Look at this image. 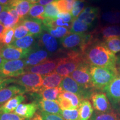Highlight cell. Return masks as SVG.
Wrapping results in <instances>:
<instances>
[{
    "instance_id": "21",
    "label": "cell",
    "mask_w": 120,
    "mask_h": 120,
    "mask_svg": "<svg viewBox=\"0 0 120 120\" xmlns=\"http://www.w3.org/2000/svg\"><path fill=\"white\" fill-rule=\"evenodd\" d=\"M100 10L98 7H87L84 8L77 19L92 26L98 17Z\"/></svg>"
},
{
    "instance_id": "34",
    "label": "cell",
    "mask_w": 120,
    "mask_h": 120,
    "mask_svg": "<svg viewBox=\"0 0 120 120\" xmlns=\"http://www.w3.org/2000/svg\"><path fill=\"white\" fill-rule=\"evenodd\" d=\"M15 28H5L3 33V35L1 40V44L4 45H11L14 41Z\"/></svg>"
},
{
    "instance_id": "54",
    "label": "cell",
    "mask_w": 120,
    "mask_h": 120,
    "mask_svg": "<svg viewBox=\"0 0 120 120\" xmlns=\"http://www.w3.org/2000/svg\"><path fill=\"white\" fill-rule=\"evenodd\" d=\"M4 7H5V6L2 5V4H0V13H1V12H2L3 10H4Z\"/></svg>"
},
{
    "instance_id": "20",
    "label": "cell",
    "mask_w": 120,
    "mask_h": 120,
    "mask_svg": "<svg viewBox=\"0 0 120 120\" xmlns=\"http://www.w3.org/2000/svg\"><path fill=\"white\" fill-rule=\"evenodd\" d=\"M41 44L49 53H56L58 49V43L56 38L49 33H43L40 37Z\"/></svg>"
},
{
    "instance_id": "27",
    "label": "cell",
    "mask_w": 120,
    "mask_h": 120,
    "mask_svg": "<svg viewBox=\"0 0 120 120\" xmlns=\"http://www.w3.org/2000/svg\"><path fill=\"white\" fill-rule=\"evenodd\" d=\"M34 42L35 39L34 36L29 34L22 38L15 40L11 45L19 49H29L34 48L33 45H34Z\"/></svg>"
},
{
    "instance_id": "52",
    "label": "cell",
    "mask_w": 120,
    "mask_h": 120,
    "mask_svg": "<svg viewBox=\"0 0 120 120\" xmlns=\"http://www.w3.org/2000/svg\"><path fill=\"white\" fill-rule=\"evenodd\" d=\"M10 2V0H0V4L4 6L8 5Z\"/></svg>"
},
{
    "instance_id": "53",
    "label": "cell",
    "mask_w": 120,
    "mask_h": 120,
    "mask_svg": "<svg viewBox=\"0 0 120 120\" xmlns=\"http://www.w3.org/2000/svg\"><path fill=\"white\" fill-rule=\"evenodd\" d=\"M27 1H29L30 3H31L32 4H36L37 2H38L39 0H27Z\"/></svg>"
},
{
    "instance_id": "18",
    "label": "cell",
    "mask_w": 120,
    "mask_h": 120,
    "mask_svg": "<svg viewBox=\"0 0 120 120\" xmlns=\"http://www.w3.org/2000/svg\"><path fill=\"white\" fill-rule=\"evenodd\" d=\"M34 102L38 105V109L40 111L47 112L51 114H56L61 116L62 110L56 101H50L40 99Z\"/></svg>"
},
{
    "instance_id": "29",
    "label": "cell",
    "mask_w": 120,
    "mask_h": 120,
    "mask_svg": "<svg viewBox=\"0 0 120 120\" xmlns=\"http://www.w3.org/2000/svg\"><path fill=\"white\" fill-rule=\"evenodd\" d=\"M45 11V7L40 4H33L30 9L27 17L32 18L34 19L43 21L45 19L43 13Z\"/></svg>"
},
{
    "instance_id": "9",
    "label": "cell",
    "mask_w": 120,
    "mask_h": 120,
    "mask_svg": "<svg viewBox=\"0 0 120 120\" xmlns=\"http://www.w3.org/2000/svg\"><path fill=\"white\" fill-rule=\"evenodd\" d=\"M32 49L33 48L22 49L11 45H4L0 43V53L6 61L25 59Z\"/></svg>"
},
{
    "instance_id": "4",
    "label": "cell",
    "mask_w": 120,
    "mask_h": 120,
    "mask_svg": "<svg viewBox=\"0 0 120 120\" xmlns=\"http://www.w3.org/2000/svg\"><path fill=\"white\" fill-rule=\"evenodd\" d=\"M23 87L27 92L37 93L42 86L43 76L36 73L26 72L15 79V82Z\"/></svg>"
},
{
    "instance_id": "43",
    "label": "cell",
    "mask_w": 120,
    "mask_h": 120,
    "mask_svg": "<svg viewBox=\"0 0 120 120\" xmlns=\"http://www.w3.org/2000/svg\"><path fill=\"white\" fill-rule=\"evenodd\" d=\"M57 18H60L64 21V23L71 25L73 20L74 19H73L71 13H59L57 15Z\"/></svg>"
},
{
    "instance_id": "33",
    "label": "cell",
    "mask_w": 120,
    "mask_h": 120,
    "mask_svg": "<svg viewBox=\"0 0 120 120\" xmlns=\"http://www.w3.org/2000/svg\"><path fill=\"white\" fill-rule=\"evenodd\" d=\"M102 19L106 22L111 24L120 23V11H109L104 13Z\"/></svg>"
},
{
    "instance_id": "16",
    "label": "cell",
    "mask_w": 120,
    "mask_h": 120,
    "mask_svg": "<svg viewBox=\"0 0 120 120\" xmlns=\"http://www.w3.org/2000/svg\"><path fill=\"white\" fill-rule=\"evenodd\" d=\"M38 109V105L34 102L30 103H21L13 113L26 119H30L34 117Z\"/></svg>"
},
{
    "instance_id": "37",
    "label": "cell",
    "mask_w": 120,
    "mask_h": 120,
    "mask_svg": "<svg viewBox=\"0 0 120 120\" xmlns=\"http://www.w3.org/2000/svg\"><path fill=\"white\" fill-rule=\"evenodd\" d=\"M29 34H31L29 31L26 28V27H25L22 24L19 23L15 26L14 40L22 38Z\"/></svg>"
},
{
    "instance_id": "11",
    "label": "cell",
    "mask_w": 120,
    "mask_h": 120,
    "mask_svg": "<svg viewBox=\"0 0 120 120\" xmlns=\"http://www.w3.org/2000/svg\"><path fill=\"white\" fill-rule=\"evenodd\" d=\"M59 58L53 60H47L41 64L34 66L26 67V72L38 74L42 76L47 75L55 71Z\"/></svg>"
},
{
    "instance_id": "26",
    "label": "cell",
    "mask_w": 120,
    "mask_h": 120,
    "mask_svg": "<svg viewBox=\"0 0 120 120\" xmlns=\"http://www.w3.org/2000/svg\"><path fill=\"white\" fill-rule=\"evenodd\" d=\"M78 109L79 120H89L94 112L92 104L88 100H82Z\"/></svg>"
},
{
    "instance_id": "42",
    "label": "cell",
    "mask_w": 120,
    "mask_h": 120,
    "mask_svg": "<svg viewBox=\"0 0 120 120\" xmlns=\"http://www.w3.org/2000/svg\"><path fill=\"white\" fill-rule=\"evenodd\" d=\"M40 113L41 115L42 120H65L61 116L56 114H51L41 111Z\"/></svg>"
},
{
    "instance_id": "3",
    "label": "cell",
    "mask_w": 120,
    "mask_h": 120,
    "mask_svg": "<svg viewBox=\"0 0 120 120\" xmlns=\"http://www.w3.org/2000/svg\"><path fill=\"white\" fill-rule=\"evenodd\" d=\"M90 75L94 89L103 91L118 73L107 68L91 66Z\"/></svg>"
},
{
    "instance_id": "2",
    "label": "cell",
    "mask_w": 120,
    "mask_h": 120,
    "mask_svg": "<svg viewBox=\"0 0 120 120\" xmlns=\"http://www.w3.org/2000/svg\"><path fill=\"white\" fill-rule=\"evenodd\" d=\"M84 61L83 54L79 49L69 51L67 56L59 58L55 71L62 77L70 75Z\"/></svg>"
},
{
    "instance_id": "7",
    "label": "cell",
    "mask_w": 120,
    "mask_h": 120,
    "mask_svg": "<svg viewBox=\"0 0 120 120\" xmlns=\"http://www.w3.org/2000/svg\"><path fill=\"white\" fill-rule=\"evenodd\" d=\"M26 68V65L25 60L6 61L0 70V77H18L25 73Z\"/></svg>"
},
{
    "instance_id": "13",
    "label": "cell",
    "mask_w": 120,
    "mask_h": 120,
    "mask_svg": "<svg viewBox=\"0 0 120 120\" xmlns=\"http://www.w3.org/2000/svg\"><path fill=\"white\" fill-rule=\"evenodd\" d=\"M49 52L44 49L36 47L30 52L29 55L25 59L26 67L34 66L49 60Z\"/></svg>"
},
{
    "instance_id": "39",
    "label": "cell",
    "mask_w": 120,
    "mask_h": 120,
    "mask_svg": "<svg viewBox=\"0 0 120 120\" xmlns=\"http://www.w3.org/2000/svg\"><path fill=\"white\" fill-rule=\"evenodd\" d=\"M57 102L59 105L60 109L61 110H66V109H75L73 107L71 102L65 97H62L60 95L57 100Z\"/></svg>"
},
{
    "instance_id": "5",
    "label": "cell",
    "mask_w": 120,
    "mask_h": 120,
    "mask_svg": "<svg viewBox=\"0 0 120 120\" xmlns=\"http://www.w3.org/2000/svg\"><path fill=\"white\" fill-rule=\"evenodd\" d=\"M59 87L61 88L63 91L71 92L76 94L82 100L91 98V96L94 92L93 90L86 89L79 85L70 76L64 77Z\"/></svg>"
},
{
    "instance_id": "25",
    "label": "cell",
    "mask_w": 120,
    "mask_h": 120,
    "mask_svg": "<svg viewBox=\"0 0 120 120\" xmlns=\"http://www.w3.org/2000/svg\"><path fill=\"white\" fill-rule=\"evenodd\" d=\"M96 34L101 36L103 41L114 37H120V25H110L101 27Z\"/></svg>"
},
{
    "instance_id": "23",
    "label": "cell",
    "mask_w": 120,
    "mask_h": 120,
    "mask_svg": "<svg viewBox=\"0 0 120 120\" xmlns=\"http://www.w3.org/2000/svg\"><path fill=\"white\" fill-rule=\"evenodd\" d=\"M89 120H120V107L107 112L94 111Z\"/></svg>"
},
{
    "instance_id": "44",
    "label": "cell",
    "mask_w": 120,
    "mask_h": 120,
    "mask_svg": "<svg viewBox=\"0 0 120 120\" xmlns=\"http://www.w3.org/2000/svg\"><path fill=\"white\" fill-rule=\"evenodd\" d=\"M14 78H1L0 77V91L6 87L7 85L11 83H15Z\"/></svg>"
},
{
    "instance_id": "36",
    "label": "cell",
    "mask_w": 120,
    "mask_h": 120,
    "mask_svg": "<svg viewBox=\"0 0 120 120\" xmlns=\"http://www.w3.org/2000/svg\"><path fill=\"white\" fill-rule=\"evenodd\" d=\"M60 95L62 96V97L68 99L71 102L72 104L75 109H79V106L80 105V103L81 102L82 100L78 96L73 94V93L66 92V91H63L60 94Z\"/></svg>"
},
{
    "instance_id": "32",
    "label": "cell",
    "mask_w": 120,
    "mask_h": 120,
    "mask_svg": "<svg viewBox=\"0 0 120 120\" xmlns=\"http://www.w3.org/2000/svg\"><path fill=\"white\" fill-rule=\"evenodd\" d=\"M56 4L53 2L46 5L45 7V11L43 13V17L45 19H56L59 13Z\"/></svg>"
},
{
    "instance_id": "24",
    "label": "cell",
    "mask_w": 120,
    "mask_h": 120,
    "mask_svg": "<svg viewBox=\"0 0 120 120\" xmlns=\"http://www.w3.org/2000/svg\"><path fill=\"white\" fill-rule=\"evenodd\" d=\"M64 77L56 72L43 76V83L42 88H56L60 86Z\"/></svg>"
},
{
    "instance_id": "35",
    "label": "cell",
    "mask_w": 120,
    "mask_h": 120,
    "mask_svg": "<svg viewBox=\"0 0 120 120\" xmlns=\"http://www.w3.org/2000/svg\"><path fill=\"white\" fill-rule=\"evenodd\" d=\"M86 4V1L85 0H76L75 1L71 14L73 19H77L80 13L84 10Z\"/></svg>"
},
{
    "instance_id": "15",
    "label": "cell",
    "mask_w": 120,
    "mask_h": 120,
    "mask_svg": "<svg viewBox=\"0 0 120 120\" xmlns=\"http://www.w3.org/2000/svg\"><path fill=\"white\" fill-rule=\"evenodd\" d=\"M19 23L26 27L30 34L34 35V37H40L44 30L42 22L39 19L26 17L21 21Z\"/></svg>"
},
{
    "instance_id": "30",
    "label": "cell",
    "mask_w": 120,
    "mask_h": 120,
    "mask_svg": "<svg viewBox=\"0 0 120 120\" xmlns=\"http://www.w3.org/2000/svg\"><path fill=\"white\" fill-rule=\"evenodd\" d=\"M49 34L57 38H62L70 34V28L62 26H56L46 30Z\"/></svg>"
},
{
    "instance_id": "8",
    "label": "cell",
    "mask_w": 120,
    "mask_h": 120,
    "mask_svg": "<svg viewBox=\"0 0 120 120\" xmlns=\"http://www.w3.org/2000/svg\"><path fill=\"white\" fill-rule=\"evenodd\" d=\"M90 66L85 62H82L70 75L79 85L86 89L94 90V86L90 75Z\"/></svg>"
},
{
    "instance_id": "48",
    "label": "cell",
    "mask_w": 120,
    "mask_h": 120,
    "mask_svg": "<svg viewBox=\"0 0 120 120\" xmlns=\"http://www.w3.org/2000/svg\"><path fill=\"white\" fill-rule=\"evenodd\" d=\"M31 120H42L41 113H36Z\"/></svg>"
},
{
    "instance_id": "45",
    "label": "cell",
    "mask_w": 120,
    "mask_h": 120,
    "mask_svg": "<svg viewBox=\"0 0 120 120\" xmlns=\"http://www.w3.org/2000/svg\"><path fill=\"white\" fill-rule=\"evenodd\" d=\"M9 11V7L8 6H5L4 10L0 13V23L2 24L4 23V22L6 18L7 15Z\"/></svg>"
},
{
    "instance_id": "22",
    "label": "cell",
    "mask_w": 120,
    "mask_h": 120,
    "mask_svg": "<svg viewBox=\"0 0 120 120\" xmlns=\"http://www.w3.org/2000/svg\"><path fill=\"white\" fill-rule=\"evenodd\" d=\"M26 97L23 94H19L10 99L7 102L0 107V114L13 113L19 104L25 101Z\"/></svg>"
},
{
    "instance_id": "46",
    "label": "cell",
    "mask_w": 120,
    "mask_h": 120,
    "mask_svg": "<svg viewBox=\"0 0 120 120\" xmlns=\"http://www.w3.org/2000/svg\"><path fill=\"white\" fill-rule=\"evenodd\" d=\"M67 3V11L68 13H71L72 10L73 4L76 0H66Z\"/></svg>"
},
{
    "instance_id": "40",
    "label": "cell",
    "mask_w": 120,
    "mask_h": 120,
    "mask_svg": "<svg viewBox=\"0 0 120 120\" xmlns=\"http://www.w3.org/2000/svg\"><path fill=\"white\" fill-rule=\"evenodd\" d=\"M0 120H31L19 116L14 113H5L0 114Z\"/></svg>"
},
{
    "instance_id": "10",
    "label": "cell",
    "mask_w": 120,
    "mask_h": 120,
    "mask_svg": "<svg viewBox=\"0 0 120 120\" xmlns=\"http://www.w3.org/2000/svg\"><path fill=\"white\" fill-rule=\"evenodd\" d=\"M106 92L112 106L115 108L120 105V74H118L113 81L103 90Z\"/></svg>"
},
{
    "instance_id": "17",
    "label": "cell",
    "mask_w": 120,
    "mask_h": 120,
    "mask_svg": "<svg viewBox=\"0 0 120 120\" xmlns=\"http://www.w3.org/2000/svg\"><path fill=\"white\" fill-rule=\"evenodd\" d=\"M33 4L27 0H10L8 6L15 8L19 14L21 21L27 17Z\"/></svg>"
},
{
    "instance_id": "12",
    "label": "cell",
    "mask_w": 120,
    "mask_h": 120,
    "mask_svg": "<svg viewBox=\"0 0 120 120\" xmlns=\"http://www.w3.org/2000/svg\"><path fill=\"white\" fill-rule=\"evenodd\" d=\"M95 111L107 112L112 110V105L106 94L102 92H94L91 97Z\"/></svg>"
},
{
    "instance_id": "41",
    "label": "cell",
    "mask_w": 120,
    "mask_h": 120,
    "mask_svg": "<svg viewBox=\"0 0 120 120\" xmlns=\"http://www.w3.org/2000/svg\"><path fill=\"white\" fill-rule=\"evenodd\" d=\"M53 2L56 4L60 13H68L67 11V3L66 0H55Z\"/></svg>"
},
{
    "instance_id": "49",
    "label": "cell",
    "mask_w": 120,
    "mask_h": 120,
    "mask_svg": "<svg viewBox=\"0 0 120 120\" xmlns=\"http://www.w3.org/2000/svg\"><path fill=\"white\" fill-rule=\"evenodd\" d=\"M116 67L117 69L118 74H120V55L117 57L116 63Z\"/></svg>"
},
{
    "instance_id": "47",
    "label": "cell",
    "mask_w": 120,
    "mask_h": 120,
    "mask_svg": "<svg viewBox=\"0 0 120 120\" xmlns=\"http://www.w3.org/2000/svg\"><path fill=\"white\" fill-rule=\"evenodd\" d=\"M55 0H39V4L42 6H46L51 3L53 2Z\"/></svg>"
},
{
    "instance_id": "1",
    "label": "cell",
    "mask_w": 120,
    "mask_h": 120,
    "mask_svg": "<svg viewBox=\"0 0 120 120\" xmlns=\"http://www.w3.org/2000/svg\"><path fill=\"white\" fill-rule=\"evenodd\" d=\"M82 53L84 61L91 66L107 68L118 73L116 67L117 57L97 37H94L86 45Z\"/></svg>"
},
{
    "instance_id": "6",
    "label": "cell",
    "mask_w": 120,
    "mask_h": 120,
    "mask_svg": "<svg viewBox=\"0 0 120 120\" xmlns=\"http://www.w3.org/2000/svg\"><path fill=\"white\" fill-rule=\"evenodd\" d=\"M94 34L92 33H83V34H68L61 38V43L66 49H75L79 47L82 49L85 47L92 37Z\"/></svg>"
},
{
    "instance_id": "55",
    "label": "cell",
    "mask_w": 120,
    "mask_h": 120,
    "mask_svg": "<svg viewBox=\"0 0 120 120\" xmlns=\"http://www.w3.org/2000/svg\"><path fill=\"white\" fill-rule=\"evenodd\" d=\"M118 107H120V106H118ZM116 108H117V107H116Z\"/></svg>"
},
{
    "instance_id": "38",
    "label": "cell",
    "mask_w": 120,
    "mask_h": 120,
    "mask_svg": "<svg viewBox=\"0 0 120 120\" xmlns=\"http://www.w3.org/2000/svg\"><path fill=\"white\" fill-rule=\"evenodd\" d=\"M61 116L65 120H79L78 109L62 110Z\"/></svg>"
},
{
    "instance_id": "28",
    "label": "cell",
    "mask_w": 120,
    "mask_h": 120,
    "mask_svg": "<svg viewBox=\"0 0 120 120\" xmlns=\"http://www.w3.org/2000/svg\"><path fill=\"white\" fill-rule=\"evenodd\" d=\"M91 26L88 25L81 21H79L77 19H75L72 22L70 32L72 34H83L86 33L88 31Z\"/></svg>"
},
{
    "instance_id": "31",
    "label": "cell",
    "mask_w": 120,
    "mask_h": 120,
    "mask_svg": "<svg viewBox=\"0 0 120 120\" xmlns=\"http://www.w3.org/2000/svg\"><path fill=\"white\" fill-rule=\"evenodd\" d=\"M106 46L111 52L114 54L120 52V37H114L105 40Z\"/></svg>"
},
{
    "instance_id": "51",
    "label": "cell",
    "mask_w": 120,
    "mask_h": 120,
    "mask_svg": "<svg viewBox=\"0 0 120 120\" xmlns=\"http://www.w3.org/2000/svg\"><path fill=\"white\" fill-rule=\"evenodd\" d=\"M6 61V60L2 57V56H1V53H0V70L2 68L3 65H4V62Z\"/></svg>"
},
{
    "instance_id": "14",
    "label": "cell",
    "mask_w": 120,
    "mask_h": 120,
    "mask_svg": "<svg viewBox=\"0 0 120 120\" xmlns=\"http://www.w3.org/2000/svg\"><path fill=\"white\" fill-rule=\"evenodd\" d=\"M26 92V90L23 87L18 85H11L4 88L0 91V107L12 97Z\"/></svg>"
},
{
    "instance_id": "50",
    "label": "cell",
    "mask_w": 120,
    "mask_h": 120,
    "mask_svg": "<svg viewBox=\"0 0 120 120\" xmlns=\"http://www.w3.org/2000/svg\"><path fill=\"white\" fill-rule=\"evenodd\" d=\"M4 29H5V28H4V25H3L2 24L0 23V42H1V38H2L3 33H4Z\"/></svg>"
},
{
    "instance_id": "19",
    "label": "cell",
    "mask_w": 120,
    "mask_h": 120,
    "mask_svg": "<svg viewBox=\"0 0 120 120\" xmlns=\"http://www.w3.org/2000/svg\"><path fill=\"white\" fill-rule=\"evenodd\" d=\"M63 92L62 90L60 87L56 88H41V90L37 93H33L36 95V101L40 99H43L50 101H56Z\"/></svg>"
}]
</instances>
